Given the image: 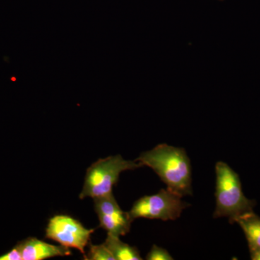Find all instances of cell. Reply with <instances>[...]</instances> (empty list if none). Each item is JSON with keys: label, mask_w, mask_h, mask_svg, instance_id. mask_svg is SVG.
<instances>
[{"label": "cell", "mask_w": 260, "mask_h": 260, "mask_svg": "<svg viewBox=\"0 0 260 260\" xmlns=\"http://www.w3.org/2000/svg\"><path fill=\"white\" fill-rule=\"evenodd\" d=\"M135 160L153 169L169 190L181 198L192 194L191 162L184 148L160 144Z\"/></svg>", "instance_id": "obj_1"}, {"label": "cell", "mask_w": 260, "mask_h": 260, "mask_svg": "<svg viewBox=\"0 0 260 260\" xmlns=\"http://www.w3.org/2000/svg\"><path fill=\"white\" fill-rule=\"evenodd\" d=\"M216 173V208L215 218L226 217L229 223H234L241 215L253 211L255 200L246 198L242 191L239 174L225 162L219 161L215 165Z\"/></svg>", "instance_id": "obj_2"}, {"label": "cell", "mask_w": 260, "mask_h": 260, "mask_svg": "<svg viewBox=\"0 0 260 260\" xmlns=\"http://www.w3.org/2000/svg\"><path fill=\"white\" fill-rule=\"evenodd\" d=\"M143 167L136 160H125L120 155L101 158L87 169L80 198L93 199L113 194L121 173Z\"/></svg>", "instance_id": "obj_3"}, {"label": "cell", "mask_w": 260, "mask_h": 260, "mask_svg": "<svg viewBox=\"0 0 260 260\" xmlns=\"http://www.w3.org/2000/svg\"><path fill=\"white\" fill-rule=\"evenodd\" d=\"M169 189H160L153 195H147L137 200L129 213L133 220L136 218L159 219L167 221L180 217L183 210L190 204Z\"/></svg>", "instance_id": "obj_4"}, {"label": "cell", "mask_w": 260, "mask_h": 260, "mask_svg": "<svg viewBox=\"0 0 260 260\" xmlns=\"http://www.w3.org/2000/svg\"><path fill=\"white\" fill-rule=\"evenodd\" d=\"M95 229L84 227L79 220L68 215H56L49 219L45 237L68 248H74L83 256Z\"/></svg>", "instance_id": "obj_5"}, {"label": "cell", "mask_w": 260, "mask_h": 260, "mask_svg": "<svg viewBox=\"0 0 260 260\" xmlns=\"http://www.w3.org/2000/svg\"><path fill=\"white\" fill-rule=\"evenodd\" d=\"M94 208L99 220V227L107 231V234L125 236L129 232L134 220L129 213L123 211L113 194L95 198Z\"/></svg>", "instance_id": "obj_6"}, {"label": "cell", "mask_w": 260, "mask_h": 260, "mask_svg": "<svg viewBox=\"0 0 260 260\" xmlns=\"http://www.w3.org/2000/svg\"><path fill=\"white\" fill-rule=\"evenodd\" d=\"M18 246L21 251L23 260H43L72 254L70 248L60 244L59 246L53 245L36 237H29L21 241Z\"/></svg>", "instance_id": "obj_7"}, {"label": "cell", "mask_w": 260, "mask_h": 260, "mask_svg": "<svg viewBox=\"0 0 260 260\" xmlns=\"http://www.w3.org/2000/svg\"><path fill=\"white\" fill-rule=\"evenodd\" d=\"M245 234L249 251L260 248V217L249 212L241 215L236 220Z\"/></svg>", "instance_id": "obj_8"}, {"label": "cell", "mask_w": 260, "mask_h": 260, "mask_svg": "<svg viewBox=\"0 0 260 260\" xmlns=\"http://www.w3.org/2000/svg\"><path fill=\"white\" fill-rule=\"evenodd\" d=\"M115 260H141L140 251L135 246L121 242L119 237L108 234L104 242Z\"/></svg>", "instance_id": "obj_9"}, {"label": "cell", "mask_w": 260, "mask_h": 260, "mask_svg": "<svg viewBox=\"0 0 260 260\" xmlns=\"http://www.w3.org/2000/svg\"><path fill=\"white\" fill-rule=\"evenodd\" d=\"M88 253L83 256L86 260H115L105 244L95 245L90 242Z\"/></svg>", "instance_id": "obj_10"}, {"label": "cell", "mask_w": 260, "mask_h": 260, "mask_svg": "<svg viewBox=\"0 0 260 260\" xmlns=\"http://www.w3.org/2000/svg\"><path fill=\"white\" fill-rule=\"evenodd\" d=\"M145 259L148 260H173L169 251L156 245H153Z\"/></svg>", "instance_id": "obj_11"}, {"label": "cell", "mask_w": 260, "mask_h": 260, "mask_svg": "<svg viewBox=\"0 0 260 260\" xmlns=\"http://www.w3.org/2000/svg\"><path fill=\"white\" fill-rule=\"evenodd\" d=\"M0 260H23L21 251L18 244L8 252L0 256Z\"/></svg>", "instance_id": "obj_12"}, {"label": "cell", "mask_w": 260, "mask_h": 260, "mask_svg": "<svg viewBox=\"0 0 260 260\" xmlns=\"http://www.w3.org/2000/svg\"><path fill=\"white\" fill-rule=\"evenodd\" d=\"M250 251L251 259L253 260H260V248L254 249Z\"/></svg>", "instance_id": "obj_13"}, {"label": "cell", "mask_w": 260, "mask_h": 260, "mask_svg": "<svg viewBox=\"0 0 260 260\" xmlns=\"http://www.w3.org/2000/svg\"><path fill=\"white\" fill-rule=\"evenodd\" d=\"M219 1H223V0H219Z\"/></svg>", "instance_id": "obj_14"}]
</instances>
